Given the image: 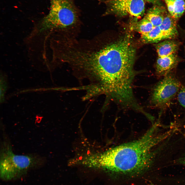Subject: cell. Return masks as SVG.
Segmentation results:
<instances>
[{"instance_id": "8fae6325", "label": "cell", "mask_w": 185, "mask_h": 185, "mask_svg": "<svg viewBox=\"0 0 185 185\" xmlns=\"http://www.w3.org/2000/svg\"><path fill=\"white\" fill-rule=\"evenodd\" d=\"M169 13L177 20L185 12V0H164Z\"/></svg>"}, {"instance_id": "4fadbf2b", "label": "cell", "mask_w": 185, "mask_h": 185, "mask_svg": "<svg viewBox=\"0 0 185 185\" xmlns=\"http://www.w3.org/2000/svg\"><path fill=\"white\" fill-rule=\"evenodd\" d=\"M134 29L142 35L148 33L154 27L148 20L144 17L134 25Z\"/></svg>"}, {"instance_id": "30bf717a", "label": "cell", "mask_w": 185, "mask_h": 185, "mask_svg": "<svg viewBox=\"0 0 185 185\" xmlns=\"http://www.w3.org/2000/svg\"><path fill=\"white\" fill-rule=\"evenodd\" d=\"M178 44L174 41L168 40L156 44V48L158 57L168 56L175 53Z\"/></svg>"}, {"instance_id": "2e32d148", "label": "cell", "mask_w": 185, "mask_h": 185, "mask_svg": "<svg viewBox=\"0 0 185 185\" xmlns=\"http://www.w3.org/2000/svg\"><path fill=\"white\" fill-rule=\"evenodd\" d=\"M150 185H155V184H152H152H151Z\"/></svg>"}, {"instance_id": "3957f363", "label": "cell", "mask_w": 185, "mask_h": 185, "mask_svg": "<svg viewBox=\"0 0 185 185\" xmlns=\"http://www.w3.org/2000/svg\"><path fill=\"white\" fill-rule=\"evenodd\" d=\"M48 14L40 24L43 31L49 30L64 35L72 36L80 33L82 25L81 12L75 0H50Z\"/></svg>"}, {"instance_id": "5bb4252c", "label": "cell", "mask_w": 185, "mask_h": 185, "mask_svg": "<svg viewBox=\"0 0 185 185\" xmlns=\"http://www.w3.org/2000/svg\"><path fill=\"white\" fill-rule=\"evenodd\" d=\"M178 92V100L180 104L185 108V86L180 87Z\"/></svg>"}, {"instance_id": "ba28073f", "label": "cell", "mask_w": 185, "mask_h": 185, "mask_svg": "<svg viewBox=\"0 0 185 185\" xmlns=\"http://www.w3.org/2000/svg\"><path fill=\"white\" fill-rule=\"evenodd\" d=\"M163 6L155 5L147 11L144 17L149 21L154 26H159L167 14Z\"/></svg>"}, {"instance_id": "9c48e42d", "label": "cell", "mask_w": 185, "mask_h": 185, "mask_svg": "<svg viewBox=\"0 0 185 185\" xmlns=\"http://www.w3.org/2000/svg\"><path fill=\"white\" fill-rule=\"evenodd\" d=\"M176 20L169 13H168L159 26L161 30L167 36L169 39L174 38L178 35Z\"/></svg>"}, {"instance_id": "6da1fadb", "label": "cell", "mask_w": 185, "mask_h": 185, "mask_svg": "<svg viewBox=\"0 0 185 185\" xmlns=\"http://www.w3.org/2000/svg\"><path fill=\"white\" fill-rule=\"evenodd\" d=\"M135 50L130 39L103 44L99 35L80 39L71 50V62L96 95H105L117 105L125 106L136 98L133 84Z\"/></svg>"}, {"instance_id": "52a82bcc", "label": "cell", "mask_w": 185, "mask_h": 185, "mask_svg": "<svg viewBox=\"0 0 185 185\" xmlns=\"http://www.w3.org/2000/svg\"><path fill=\"white\" fill-rule=\"evenodd\" d=\"M177 60L175 53L166 57H158L155 65L156 75L164 77L170 73L176 66Z\"/></svg>"}, {"instance_id": "9a60e30c", "label": "cell", "mask_w": 185, "mask_h": 185, "mask_svg": "<svg viewBox=\"0 0 185 185\" xmlns=\"http://www.w3.org/2000/svg\"><path fill=\"white\" fill-rule=\"evenodd\" d=\"M175 162L177 164L182 165L185 166V153L175 160Z\"/></svg>"}, {"instance_id": "277c9868", "label": "cell", "mask_w": 185, "mask_h": 185, "mask_svg": "<svg viewBox=\"0 0 185 185\" xmlns=\"http://www.w3.org/2000/svg\"><path fill=\"white\" fill-rule=\"evenodd\" d=\"M43 161L42 158L35 155L16 154L10 144L4 143L1 152V178L5 180L19 178Z\"/></svg>"}, {"instance_id": "5b68a950", "label": "cell", "mask_w": 185, "mask_h": 185, "mask_svg": "<svg viewBox=\"0 0 185 185\" xmlns=\"http://www.w3.org/2000/svg\"><path fill=\"white\" fill-rule=\"evenodd\" d=\"M104 4L106 9L103 16L114 14L138 17L144 12L147 3H157V0H97Z\"/></svg>"}, {"instance_id": "7a4b0ae2", "label": "cell", "mask_w": 185, "mask_h": 185, "mask_svg": "<svg viewBox=\"0 0 185 185\" xmlns=\"http://www.w3.org/2000/svg\"><path fill=\"white\" fill-rule=\"evenodd\" d=\"M156 127H152L139 139L111 149L101 158L102 165L114 174L138 175L150 169L157 150L164 140Z\"/></svg>"}, {"instance_id": "7c38bea8", "label": "cell", "mask_w": 185, "mask_h": 185, "mask_svg": "<svg viewBox=\"0 0 185 185\" xmlns=\"http://www.w3.org/2000/svg\"><path fill=\"white\" fill-rule=\"evenodd\" d=\"M141 38L144 42L148 43H157L164 40L169 39L159 26H154L149 32L142 35Z\"/></svg>"}, {"instance_id": "8992f818", "label": "cell", "mask_w": 185, "mask_h": 185, "mask_svg": "<svg viewBox=\"0 0 185 185\" xmlns=\"http://www.w3.org/2000/svg\"><path fill=\"white\" fill-rule=\"evenodd\" d=\"M179 81L169 73L164 77L153 87L151 95V105L156 108L166 105L178 92L180 88Z\"/></svg>"}]
</instances>
